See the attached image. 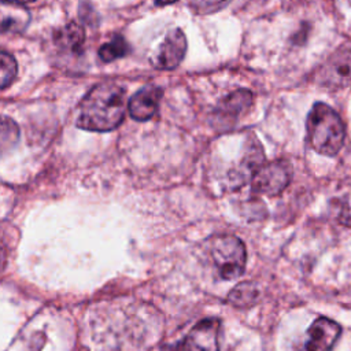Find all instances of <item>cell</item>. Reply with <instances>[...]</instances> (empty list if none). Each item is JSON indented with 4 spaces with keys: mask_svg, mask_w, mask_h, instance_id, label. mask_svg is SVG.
Segmentation results:
<instances>
[{
    "mask_svg": "<svg viewBox=\"0 0 351 351\" xmlns=\"http://www.w3.org/2000/svg\"><path fill=\"white\" fill-rule=\"evenodd\" d=\"M254 101V96L247 89H237L223 97L217 108L219 118L236 119L243 112H245Z\"/></svg>",
    "mask_w": 351,
    "mask_h": 351,
    "instance_id": "cell-11",
    "label": "cell"
},
{
    "mask_svg": "<svg viewBox=\"0 0 351 351\" xmlns=\"http://www.w3.org/2000/svg\"><path fill=\"white\" fill-rule=\"evenodd\" d=\"M228 0H189V7L197 14L213 12Z\"/></svg>",
    "mask_w": 351,
    "mask_h": 351,
    "instance_id": "cell-18",
    "label": "cell"
},
{
    "mask_svg": "<svg viewBox=\"0 0 351 351\" xmlns=\"http://www.w3.org/2000/svg\"><path fill=\"white\" fill-rule=\"evenodd\" d=\"M348 3H350V4H351V0H348Z\"/></svg>",
    "mask_w": 351,
    "mask_h": 351,
    "instance_id": "cell-22",
    "label": "cell"
},
{
    "mask_svg": "<svg viewBox=\"0 0 351 351\" xmlns=\"http://www.w3.org/2000/svg\"><path fill=\"white\" fill-rule=\"evenodd\" d=\"M340 222L351 226V195L341 197L339 203V214H337Z\"/></svg>",
    "mask_w": 351,
    "mask_h": 351,
    "instance_id": "cell-19",
    "label": "cell"
},
{
    "mask_svg": "<svg viewBox=\"0 0 351 351\" xmlns=\"http://www.w3.org/2000/svg\"><path fill=\"white\" fill-rule=\"evenodd\" d=\"M186 51V38L180 29L171 30L155 51L151 63L160 70L176 69L184 59Z\"/></svg>",
    "mask_w": 351,
    "mask_h": 351,
    "instance_id": "cell-7",
    "label": "cell"
},
{
    "mask_svg": "<svg viewBox=\"0 0 351 351\" xmlns=\"http://www.w3.org/2000/svg\"><path fill=\"white\" fill-rule=\"evenodd\" d=\"M311 148L326 156L336 155L343 147L346 129L339 114L325 103H315L306 121Z\"/></svg>",
    "mask_w": 351,
    "mask_h": 351,
    "instance_id": "cell-2",
    "label": "cell"
},
{
    "mask_svg": "<svg viewBox=\"0 0 351 351\" xmlns=\"http://www.w3.org/2000/svg\"><path fill=\"white\" fill-rule=\"evenodd\" d=\"M265 165V154L263 149L261 147V144L258 143V140L252 136V138H250L248 145L245 148L243 160L240 163V166L230 174V181L236 182V185H243L244 182H247V180H252L255 173Z\"/></svg>",
    "mask_w": 351,
    "mask_h": 351,
    "instance_id": "cell-10",
    "label": "cell"
},
{
    "mask_svg": "<svg viewBox=\"0 0 351 351\" xmlns=\"http://www.w3.org/2000/svg\"><path fill=\"white\" fill-rule=\"evenodd\" d=\"M258 296H259V291L256 285L251 281H245V282L237 284L230 291L228 300L230 304L236 307H248L258 300Z\"/></svg>",
    "mask_w": 351,
    "mask_h": 351,
    "instance_id": "cell-14",
    "label": "cell"
},
{
    "mask_svg": "<svg viewBox=\"0 0 351 351\" xmlns=\"http://www.w3.org/2000/svg\"><path fill=\"white\" fill-rule=\"evenodd\" d=\"M19 137V129L16 123L10 119L8 117H3L1 122V147L3 149L14 145L18 141Z\"/></svg>",
    "mask_w": 351,
    "mask_h": 351,
    "instance_id": "cell-17",
    "label": "cell"
},
{
    "mask_svg": "<svg viewBox=\"0 0 351 351\" xmlns=\"http://www.w3.org/2000/svg\"><path fill=\"white\" fill-rule=\"evenodd\" d=\"M84 40H85L84 29L75 22H70L62 26L53 34L55 44L66 52H74V53L80 52L84 44Z\"/></svg>",
    "mask_w": 351,
    "mask_h": 351,
    "instance_id": "cell-12",
    "label": "cell"
},
{
    "mask_svg": "<svg viewBox=\"0 0 351 351\" xmlns=\"http://www.w3.org/2000/svg\"><path fill=\"white\" fill-rule=\"evenodd\" d=\"M174 1H177V0H155V3H156L158 5H166V4H171V3H174Z\"/></svg>",
    "mask_w": 351,
    "mask_h": 351,
    "instance_id": "cell-20",
    "label": "cell"
},
{
    "mask_svg": "<svg viewBox=\"0 0 351 351\" xmlns=\"http://www.w3.org/2000/svg\"><path fill=\"white\" fill-rule=\"evenodd\" d=\"M319 80L330 89H344L351 85V49L341 48L322 66Z\"/></svg>",
    "mask_w": 351,
    "mask_h": 351,
    "instance_id": "cell-6",
    "label": "cell"
},
{
    "mask_svg": "<svg viewBox=\"0 0 351 351\" xmlns=\"http://www.w3.org/2000/svg\"><path fill=\"white\" fill-rule=\"evenodd\" d=\"M0 64H1L0 85H1V89H5L15 80L16 73H18V64H16L14 56L5 51H3L0 55Z\"/></svg>",
    "mask_w": 351,
    "mask_h": 351,
    "instance_id": "cell-16",
    "label": "cell"
},
{
    "mask_svg": "<svg viewBox=\"0 0 351 351\" xmlns=\"http://www.w3.org/2000/svg\"><path fill=\"white\" fill-rule=\"evenodd\" d=\"M292 178V167L287 160L278 159L265 163L252 178V191L263 195H278L282 192Z\"/></svg>",
    "mask_w": 351,
    "mask_h": 351,
    "instance_id": "cell-4",
    "label": "cell"
},
{
    "mask_svg": "<svg viewBox=\"0 0 351 351\" xmlns=\"http://www.w3.org/2000/svg\"><path fill=\"white\" fill-rule=\"evenodd\" d=\"M341 328L326 317L317 318L307 329L302 351H330L340 336Z\"/></svg>",
    "mask_w": 351,
    "mask_h": 351,
    "instance_id": "cell-8",
    "label": "cell"
},
{
    "mask_svg": "<svg viewBox=\"0 0 351 351\" xmlns=\"http://www.w3.org/2000/svg\"><path fill=\"white\" fill-rule=\"evenodd\" d=\"M29 22V14L19 4L1 0V32H21Z\"/></svg>",
    "mask_w": 351,
    "mask_h": 351,
    "instance_id": "cell-13",
    "label": "cell"
},
{
    "mask_svg": "<svg viewBox=\"0 0 351 351\" xmlns=\"http://www.w3.org/2000/svg\"><path fill=\"white\" fill-rule=\"evenodd\" d=\"M8 3H15V4H23V3H29V1H34V0H4Z\"/></svg>",
    "mask_w": 351,
    "mask_h": 351,
    "instance_id": "cell-21",
    "label": "cell"
},
{
    "mask_svg": "<svg viewBox=\"0 0 351 351\" xmlns=\"http://www.w3.org/2000/svg\"><path fill=\"white\" fill-rule=\"evenodd\" d=\"M126 110L123 88L112 82L95 85L80 101L77 126L90 132H108L119 126Z\"/></svg>",
    "mask_w": 351,
    "mask_h": 351,
    "instance_id": "cell-1",
    "label": "cell"
},
{
    "mask_svg": "<svg viewBox=\"0 0 351 351\" xmlns=\"http://www.w3.org/2000/svg\"><path fill=\"white\" fill-rule=\"evenodd\" d=\"M162 93V89L154 85L138 89L128 103L130 117L136 121H147L152 118L158 111Z\"/></svg>",
    "mask_w": 351,
    "mask_h": 351,
    "instance_id": "cell-9",
    "label": "cell"
},
{
    "mask_svg": "<svg viewBox=\"0 0 351 351\" xmlns=\"http://www.w3.org/2000/svg\"><path fill=\"white\" fill-rule=\"evenodd\" d=\"M219 326L217 318H204L199 321L178 344L181 351H219Z\"/></svg>",
    "mask_w": 351,
    "mask_h": 351,
    "instance_id": "cell-5",
    "label": "cell"
},
{
    "mask_svg": "<svg viewBox=\"0 0 351 351\" xmlns=\"http://www.w3.org/2000/svg\"><path fill=\"white\" fill-rule=\"evenodd\" d=\"M210 255L222 280H234L243 274L247 252L239 237L233 234L214 237L210 243Z\"/></svg>",
    "mask_w": 351,
    "mask_h": 351,
    "instance_id": "cell-3",
    "label": "cell"
},
{
    "mask_svg": "<svg viewBox=\"0 0 351 351\" xmlns=\"http://www.w3.org/2000/svg\"><path fill=\"white\" fill-rule=\"evenodd\" d=\"M128 52V44L123 37L114 36L108 43L103 44L99 49V56L103 62H112L125 56Z\"/></svg>",
    "mask_w": 351,
    "mask_h": 351,
    "instance_id": "cell-15",
    "label": "cell"
}]
</instances>
